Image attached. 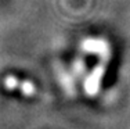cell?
<instances>
[{
	"label": "cell",
	"mask_w": 130,
	"mask_h": 129,
	"mask_svg": "<svg viewBox=\"0 0 130 129\" xmlns=\"http://www.w3.org/2000/svg\"><path fill=\"white\" fill-rule=\"evenodd\" d=\"M17 85H18V81L14 78V76H11V78L8 76V78L6 79V86H7L8 89H15Z\"/></svg>",
	"instance_id": "cell-3"
},
{
	"label": "cell",
	"mask_w": 130,
	"mask_h": 129,
	"mask_svg": "<svg viewBox=\"0 0 130 129\" xmlns=\"http://www.w3.org/2000/svg\"><path fill=\"white\" fill-rule=\"evenodd\" d=\"M104 74H105V61H103L101 64H98V65L89 74L87 79H86V82H85V89H86V93H87L89 96H95V94H97Z\"/></svg>",
	"instance_id": "cell-2"
},
{
	"label": "cell",
	"mask_w": 130,
	"mask_h": 129,
	"mask_svg": "<svg viewBox=\"0 0 130 129\" xmlns=\"http://www.w3.org/2000/svg\"><path fill=\"white\" fill-rule=\"evenodd\" d=\"M82 49L87 53H91V54H95L98 56L103 61L107 63L111 57V49H109V45L107 43V40L104 39H93V38H89L86 39L85 42L82 43Z\"/></svg>",
	"instance_id": "cell-1"
}]
</instances>
